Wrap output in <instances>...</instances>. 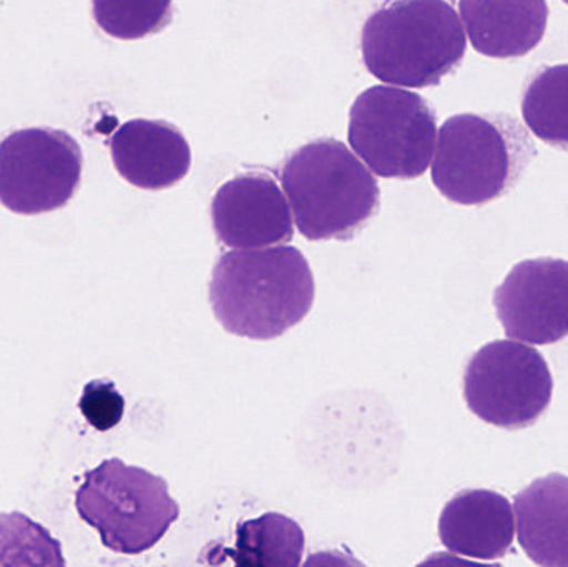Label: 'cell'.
Instances as JSON below:
<instances>
[{"instance_id":"6da1fadb","label":"cell","mask_w":568,"mask_h":567,"mask_svg":"<svg viewBox=\"0 0 568 567\" xmlns=\"http://www.w3.org/2000/svg\"><path fill=\"white\" fill-rule=\"evenodd\" d=\"M314 292L310 263L294 246L235 250L213 269L210 303L232 335L273 340L310 313Z\"/></svg>"},{"instance_id":"7a4b0ae2","label":"cell","mask_w":568,"mask_h":567,"mask_svg":"<svg viewBox=\"0 0 568 567\" xmlns=\"http://www.w3.org/2000/svg\"><path fill=\"white\" fill-rule=\"evenodd\" d=\"M463 20L444 0L386 3L366 20L361 50L367 70L390 87L439 85L466 55Z\"/></svg>"},{"instance_id":"3957f363","label":"cell","mask_w":568,"mask_h":567,"mask_svg":"<svg viewBox=\"0 0 568 567\" xmlns=\"http://www.w3.org/2000/svg\"><path fill=\"white\" fill-rule=\"evenodd\" d=\"M280 176L297 230L313 242L353 239L379 210L376 176L337 140L301 146Z\"/></svg>"},{"instance_id":"277c9868","label":"cell","mask_w":568,"mask_h":567,"mask_svg":"<svg viewBox=\"0 0 568 567\" xmlns=\"http://www.w3.org/2000/svg\"><path fill=\"white\" fill-rule=\"evenodd\" d=\"M536 155L534 140L514 117L460 113L437 132L433 182L450 202L484 205L509 193Z\"/></svg>"},{"instance_id":"5b68a950","label":"cell","mask_w":568,"mask_h":567,"mask_svg":"<svg viewBox=\"0 0 568 567\" xmlns=\"http://www.w3.org/2000/svg\"><path fill=\"white\" fill-rule=\"evenodd\" d=\"M77 512L103 545L122 555L153 548L179 518V505L159 476L120 459L87 473L75 495Z\"/></svg>"},{"instance_id":"8992f818","label":"cell","mask_w":568,"mask_h":567,"mask_svg":"<svg viewBox=\"0 0 568 567\" xmlns=\"http://www.w3.org/2000/svg\"><path fill=\"white\" fill-rule=\"evenodd\" d=\"M347 139L373 175L417 179L436 152V113L409 90L371 87L351 107Z\"/></svg>"},{"instance_id":"52a82bcc","label":"cell","mask_w":568,"mask_h":567,"mask_svg":"<svg viewBox=\"0 0 568 567\" xmlns=\"http://www.w3.org/2000/svg\"><path fill=\"white\" fill-rule=\"evenodd\" d=\"M554 379L544 356L526 343L499 340L474 353L464 372L470 412L504 429L536 425L552 402Z\"/></svg>"},{"instance_id":"ba28073f","label":"cell","mask_w":568,"mask_h":567,"mask_svg":"<svg viewBox=\"0 0 568 567\" xmlns=\"http://www.w3.org/2000/svg\"><path fill=\"white\" fill-rule=\"evenodd\" d=\"M79 143L63 130H17L0 143V203L20 215L62 209L82 180Z\"/></svg>"},{"instance_id":"9c48e42d","label":"cell","mask_w":568,"mask_h":567,"mask_svg":"<svg viewBox=\"0 0 568 567\" xmlns=\"http://www.w3.org/2000/svg\"><path fill=\"white\" fill-rule=\"evenodd\" d=\"M504 332L526 345H552L568 336V262L534 259L517 263L494 292Z\"/></svg>"},{"instance_id":"30bf717a","label":"cell","mask_w":568,"mask_h":567,"mask_svg":"<svg viewBox=\"0 0 568 567\" xmlns=\"http://www.w3.org/2000/svg\"><path fill=\"white\" fill-rule=\"evenodd\" d=\"M213 230L233 250L282 246L294 233L293 212L268 173H240L220 186L212 202Z\"/></svg>"},{"instance_id":"8fae6325","label":"cell","mask_w":568,"mask_h":567,"mask_svg":"<svg viewBox=\"0 0 568 567\" xmlns=\"http://www.w3.org/2000/svg\"><path fill=\"white\" fill-rule=\"evenodd\" d=\"M116 172L143 190L170 189L189 175L192 149L183 133L163 120L123 123L110 140Z\"/></svg>"},{"instance_id":"7c38bea8","label":"cell","mask_w":568,"mask_h":567,"mask_svg":"<svg viewBox=\"0 0 568 567\" xmlns=\"http://www.w3.org/2000/svg\"><path fill=\"white\" fill-rule=\"evenodd\" d=\"M439 536L450 553L497 561L506 558L516 538L514 508L499 493L466 489L444 506Z\"/></svg>"},{"instance_id":"4fadbf2b","label":"cell","mask_w":568,"mask_h":567,"mask_svg":"<svg viewBox=\"0 0 568 567\" xmlns=\"http://www.w3.org/2000/svg\"><path fill=\"white\" fill-rule=\"evenodd\" d=\"M459 12L474 49L493 59L527 55L542 42L549 20L544 0H463Z\"/></svg>"},{"instance_id":"5bb4252c","label":"cell","mask_w":568,"mask_h":567,"mask_svg":"<svg viewBox=\"0 0 568 567\" xmlns=\"http://www.w3.org/2000/svg\"><path fill=\"white\" fill-rule=\"evenodd\" d=\"M517 541L540 567H568V478L552 473L516 496Z\"/></svg>"},{"instance_id":"9a60e30c","label":"cell","mask_w":568,"mask_h":567,"mask_svg":"<svg viewBox=\"0 0 568 567\" xmlns=\"http://www.w3.org/2000/svg\"><path fill=\"white\" fill-rule=\"evenodd\" d=\"M303 551V529L286 516L268 513L242 523L235 548L225 555L235 567H297Z\"/></svg>"},{"instance_id":"2e32d148","label":"cell","mask_w":568,"mask_h":567,"mask_svg":"<svg viewBox=\"0 0 568 567\" xmlns=\"http://www.w3.org/2000/svg\"><path fill=\"white\" fill-rule=\"evenodd\" d=\"M523 115L537 139L568 152V63L534 73L524 90Z\"/></svg>"},{"instance_id":"e0dca14e","label":"cell","mask_w":568,"mask_h":567,"mask_svg":"<svg viewBox=\"0 0 568 567\" xmlns=\"http://www.w3.org/2000/svg\"><path fill=\"white\" fill-rule=\"evenodd\" d=\"M0 567H67L60 543L22 513L0 515Z\"/></svg>"},{"instance_id":"ac0fdd59","label":"cell","mask_w":568,"mask_h":567,"mask_svg":"<svg viewBox=\"0 0 568 567\" xmlns=\"http://www.w3.org/2000/svg\"><path fill=\"white\" fill-rule=\"evenodd\" d=\"M97 22L110 36L140 39L159 32L172 20V2H93Z\"/></svg>"},{"instance_id":"d6986e66","label":"cell","mask_w":568,"mask_h":567,"mask_svg":"<svg viewBox=\"0 0 568 567\" xmlns=\"http://www.w3.org/2000/svg\"><path fill=\"white\" fill-rule=\"evenodd\" d=\"M123 409H125L123 396L116 392L113 383L102 382V379L89 383L80 398V412L99 432H106L119 425Z\"/></svg>"},{"instance_id":"ffe728a7","label":"cell","mask_w":568,"mask_h":567,"mask_svg":"<svg viewBox=\"0 0 568 567\" xmlns=\"http://www.w3.org/2000/svg\"><path fill=\"white\" fill-rule=\"evenodd\" d=\"M303 567H366L353 556L341 551H323L310 556Z\"/></svg>"},{"instance_id":"44dd1931","label":"cell","mask_w":568,"mask_h":567,"mask_svg":"<svg viewBox=\"0 0 568 567\" xmlns=\"http://www.w3.org/2000/svg\"><path fill=\"white\" fill-rule=\"evenodd\" d=\"M416 567H500V565H483V563L467 561L453 553H434Z\"/></svg>"}]
</instances>
